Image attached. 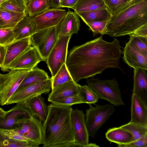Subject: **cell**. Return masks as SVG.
Here are the masks:
<instances>
[{
  "mask_svg": "<svg viewBox=\"0 0 147 147\" xmlns=\"http://www.w3.org/2000/svg\"><path fill=\"white\" fill-rule=\"evenodd\" d=\"M51 78V90L64 83L74 81L65 63L62 65L55 75Z\"/></svg>",
  "mask_w": 147,
  "mask_h": 147,
  "instance_id": "f1b7e54d",
  "label": "cell"
},
{
  "mask_svg": "<svg viewBox=\"0 0 147 147\" xmlns=\"http://www.w3.org/2000/svg\"><path fill=\"white\" fill-rule=\"evenodd\" d=\"M51 89V79L32 84L17 90L11 96L7 105L24 102L36 96L48 93Z\"/></svg>",
  "mask_w": 147,
  "mask_h": 147,
  "instance_id": "8fae6325",
  "label": "cell"
},
{
  "mask_svg": "<svg viewBox=\"0 0 147 147\" xmlns=\"http://www.w3.org/2000/svg\"><path fill=\"white\" fill-rule=\"evenodd\" d=\"M14 41L13 28H0V44L6 46Z\"/></svg>",
  "mask_w": 147,
  "mask_h": 147,
  "instance_id": "74e56055",
  "label": "cell"
},
{
  "mask_svg": "<svg viewBox=\"0 0 147 147\" xmlns=\"http://www.w3.org/2000/svg\"><path fill=\"white\" fill-rule=\"evenodd\" d=\"M87 85L97 95L99 99L106 100L114 105H124L119 85L115 78L102 80L92 77L86 80Z\"/></svg>",
  "mask_w": 147,
  "mask_h": 147,
  "instance_id": "277c9868",
  "label": "cell"
},
{
  "mask_svg": "<svg viewBox=\"0 0 147 147\" xmlns=\"http://www.w3.org/2000/svg\"><path fill=\"white\" fill-rule=\"evenodd\" d=\"M119 147H147V134L141 138L127 144L118 145Z\"/></svg>",
  "mask_w": 147,
  "mask_h": 147,
  "instance_id": "ab89813d",
  "label": "cell"
},
{
  "mask_svg": "<svg viewBox=\"0 0 147 147\" xmlns=\"http://www.w3.org/2000/svg\"><path fill=\"white\" fill-rule=\"evenodd\" d=\"M131 102L130 122L147 126V105L133 93L131 95Z\"/></svg>",
  "mask_w": 147,
  "mask_h": 147,
  "instance_id": "ac0fdd59",
  "label": "cell"
},
{
  "mask_svg": "<svg viewBox=\"0 0 147 147\" xmlns=\"http://www.w3.org/2000/svg\"><path fill=\"white\" fill-rule=\"evenodd\" d=\"M0 132L10 139L31 142L27 139L20 135L11 129H0Z\"/></svg>",
  "mask_w": 147,
  "mask_h": 147,
  "instance_id": "f35d334b",
  "label": "cell"
},
{
  "mask_svg": "<svg viewBox=\"0 0 147 147\" xmlns=\"http://www.w3.org/2000/svg\"><path fill=\"white\" fill-rule=\"evenodd\" d=\"M66 11L60 8H50L45 11L32 18L34 22L36 32L57 26L66 13Z\"/></svg>",
  "mask_w": 147,
  "mask_h": 147,
  "instance_id": "4fadbf2b",
  "label": "cell"
},
{
  "mask_svg": "<svg viewBox=\"0 0 147 147\" xmlns=\"http://www.w3.org/2000/svg\"><path fill=\"white\" fill-rule=\"evenodd\" d=\"M7 50L6 46L0 44V68L3 65Z\"/></svg>",
  "mask_w": 147,
  "mask_h": 147,
  "instance_id": "b9f144b4",
  "label": "cell"
},
{
  "mask_svg": "<svg viewBox=\"0 0 147 147\" xmlns=\"http://www.w3.org/2000/svg\"><path fill=\"white\" fill-rule=\"evenodd\" d=\"M80 86L72 81L58 86L52 89L48 96V100L51 102L57 99L78 94Z\"/></svg>",
  "mask_w": 147,
  "mask_h": 147,
  "instance_id": "7402d4cb",
  "label": "cell"
},
{
  "mask_svg": "<svg viewBox=\"0 0 147 147\" xmlns=\"http://www.w3.org/2000/svg\"><path fill=\"white\" fill-rule=\"evenodd\" d=\"M42 124L44 147H70L75 142L71 121V107L53 103Z\"/></svg>",
  "mask_w": 147,
  "mask_h": 147,
  "instance_id": "7a4b0ae2",
  "label": "cell"
},
{
  "mask_svg": "<svg viewBox=\"0 0 147 147\" xmlns=\"http://www.w3.org/2000/svg\"><path fill=\"white\" fill-rule=\"evenodd\" d=\"M30 37L14 42L6 46L7 50L1 69L6 71L8 65L31 46Z\"/></svg>",
  "mask_w": 147,
  "mask_h": 147,
  "instance_id": "e0dca14e",
  "label": "cell"
},
{
  "mask_svg": "<svg viewBox=\"0 0 147 147\" xmlns=\"http://www.w3.org/2000/svg\"></svg>",
  "mask_w": 147,
  "mask_h": 147,
  "instance_id": "c3c4849f",
  "label": "cell"
},
{
  "mask_svg": "<svg viewBox=\"0 0 147 147\" xmlns=\"http://www.w3.org/2000/svg\"><path fill=\"white\" fill-rule=\"evenodd\" d=\"M129 35V42L141 53L147 55V37L133 34Z\"/></svg>",
  "mask_w": 147,
  "mask_h": 147,
  "instance_id": "e575fe53",
  "label": "cell"
},
{
  "mask_svg": "<svg viewBox=\"0 0 147 147\" xmlns=\"http://www.w3.org/2000/svg\"><path fill=\"white\" fill-rule=\"evenodd\" d=\"M27 14L18 13L0 7V28H14Z\"/></svg>",
  "mask_w": 147,
  "mask_h": 147,
  "instance_id": "cb8c5ba5",
  "label": "cell"
},
{
  "mask_svg": "<svg viewBox=\"0 0 147 147\" xmlns=\"http://www.w3.org/2000/svg\"><path fill=\"white\" fill-rule=\"evenodd\" d=\"M142 68L134 69L132 93L137 95L147 105V74Z\"/></svg>",
  "mask_w": 147,
  "mask_h": 147,
  "instance_id": "ffe728a7",
  "label": "cell"
},
{
  "mask_svg": "<svg viewBox=\"0 0 147 147\" xmlns=\"http://www.w3.org/2000/svg\"><path fill=\"white\" fill-rule=\"evenodd\" d=\"M30 70H10L7 74L0 73V105H7L8 100L16 91Z\"/></svg>",
  "mask_w": 147,
  "mask_h": 147,
  "instance_id": "8992f818",
  "label": "cell"
},
{
  "mask_svg": "<svg viewBox=\"0 0 147 147\" xmlns=\"http://www.w3.org/2000/svg\"><path fill=\"white\" fill-rule=\"evenodd\" d=\"M147 24V0H134L119 12L112 16L105 34L115 37L131 34Z\"/></svg>",
  "mask_w": 147,
  "mask_h": 147,
  "instance_id": "3957f363",
  "label": "cell"
},
{
  "mask_svg": "<svg viewBox=\"0 0 147 147\" xmlns=\"http://www.w3.org/2000/svg\"><path fill=\"white\" fill-rule=\"evenodd\" d=\"M50 78L46 72L36 67L30 71L17 90L44 81Z\"/></svg>",
  "mask_w": 147,
  "mask_h": 147,
  "instance_id": "484cf974",
  "label": "cell"
},
{
  "mask_svg": "<svg viewBox=\"0 0 147 147\" xmlns=\"http://www.w3.org/2000/svg\"><path fill=\"white\" fill-rule=\"evenodd\" d=\"M61 0H50L51 7L53 8H59L60 3Z\"/></svg>",
  "mask_w": 147,
  "mask_h": 147,
  "instance_id": "ee69618b",
  "label": "cell"
},
{
  "mask_svg": "<svg viewBox=\"0 0 147 147\" xmlns=\"http://www.w3.org/2000/svg\"><path fill=\"white\" fill-rule=\"evenodd\" d=\"M123 54V61L130 67L147 70V55L141 53L129 42L126 43Z\"/></svg>",
  "mask_w": 147,
  "mask_h": 147,
  "instance_id": "9a60e30c",
  "label": "cell"
},
{
  "mask_svg": "<svg viewBox=\"0 0 147 147\" xmlns=\"http://www.w3.org/2000/svg\"><path fill=\"white\" fill-rule=\"evenodd\" d=\"M122 53L119 41L111 42L101 36L74 47L69 51L65 64L73 80L78 83L100 74L109 68H120Z\"/></svg>",
  "mask_w": 147,
  "mask_h": 147,
  "instance_id": "6da1fadb",
  "label": "cell"
},
{
  "mask_svg": "<svg viewBox=\"0 0 147 147\" xmlns=\"http://www.w3.org/2000/svg\"><path fill=\"white\" fill-rule=\"evenodd\" d=\"M11 129L38 146L43 144L42 122L35 117L23 119Z\"/></svg>",
  "mask_w": 147,
  "mask_h": 147,
  "instance_id": "30bf717a",
  "label": "cell"
},
{
  "mask_svg": "<svg viewBox=\"0 0 147 147\" xmlns=\"http://www.w3.org/2000/svg\"><path fill=\"white\" fill-rule=\"evenodd\" d=\"M13 31L15 41L30 37L36 30L32 18L27 14L13 28Z\"/></svg>",
  "mask_w": 147,
  "mask_h": 147,
  "instance_id": "44dd1931",
  "label": "cell"
},
{
  "mask_svg": "<svg viewBox=\"0 0 147 147\" xmlns=\"http://www.w3.org/2000/svg\"><path fill=\"white\" fill-rule=\"evenodd\" d=\"M112 15L123 9L134 0H103Z\"/></svg>",
  "mask_w": 147,
  "mask_h": 147,
  "instance_id": "836d02e7",
  "label": "cell"
},
{
  "mask_svg": "<svg viewBox=\"0 0 147 147\" xmlns=\"http://www.w3.org/2000/svg\"><path fill=\"white\" fill-rule=\"evenodd\" d=\"M76 13L85 24L92 21H108L112 16L107 7Z\"/></svg>",
  "mask_w": 147,
  "mask_h": 147,
  "instance_id": "d4e9b609",
  "label": "cell"
},
{
  "mask_svg": "<svg viewBox=\"0 0 147 147\" xmlns=\"http://www.w3.org/2000/svg\"><path fill=\"white\" fill-rule=\"evenodd\" d=\"M38 146L32 142L10 139L0 132V147H37Z\"/></svg>",
  "mask_w": 147,
  "mask_h": 147,
  "instance_id": "f546056e",
  "label": "cell"
},
{
  "mask_svg": "<svg viewBox=\"0 0 147 147\" xmlns=\"http://www.w3.org/2000/svg\"><path fill=\"white\" fill-rule=\"evenodd\" d=\"M80 21L79 16L75 12L69 9L58 25L57 26L58 37L71 36L77 34L80 30Z\"/></svg>",
  "mask_w": 147,
  "mask_h": 147,
  "instance_id": "2e32d148",
  "label": "cell"
},
{
  "mask_svg": "<svg viewBox=\"0 0 147 147\" xmlns=\"http://www.w3.org/2000/svg\"><path fill=\"white\" fill-rule=\"evenodd\" d=\"M86 110L85 121L89 136L94 138L97 132L115 111L114 105L109 104H89Z\"/></svg>",
  "mask_w": 147,
  "mask_h": 147,
  "instance_id": "5b68a950",
  "label": "cell"
},
{
  "mask_svg": "<svg viewBox=\"0 0 147 147\" xmlns=\"http://www.w3.org/2000/svg\"><path fill=\"white\" fill-rule=\"evenodd\" d=\"M71 121L75 142L70 147H99L95 144L89 143V136L85 116L82 110L77 108L73 109L71 114Z\"/></svg>",
  "mask_w": 147,
  "mask_h": 147,
  "instance_id": "ba28073f",
  "label": "cell"
},
{
  "mask_svg": "<svg viewBox=\"0 0 147 147\" xmlns=\"http://www.w3.org/2000/svg\"><path fill=\"white\" fill-rule=\"evenodd\" d=\"M7 113V111H4L3 109L0 107V117L4 116Z\"/></svg>",
  "mask_w": 147,
  "mask_h": 147,
  "instance_id": "f6af8a7d",
  "label": "cell"
},
{
  "mask_svg": "<svg viewBox=\"0 0 147 147\" xmlns=\"http://www.w3.org/2000/svg\"><path fill=\"white\" fill-rule=\"evenodd\" d=\"M51 7L50 0H30L26 3V12L30 17H33Z\"/></svg>",
  "mask_w": 147,
  "mask_h": 147,
  "instance_id": "83f0119b",
  "label": "cell"
},
{
  "mask_svg": "<svg viewBox=\"0 0 147 147\" xmlns=\"http://www.w3.org/2000/svg\"><path fill=\"white\" fill-rule=\"evenodd\" d=\"M43 59L35 47L31 46L7 67L8 70H31Z\"/></svg>",
  "mask_w": 147,
  "mask_h": 147,
  "instance_id": "7c38bea8",
  "label": "cell"
},
{
  "mask_svg": "<svg viewBox=\"0 0 147 147\" xmlns=\"http://www.w3.org/2000/svg\"><path fill=\"white\" fill-rule=\"evenodd\" d=\"M132 34L138 36L147 37V24L142 26Z\"/></svg>",
  "mask_w": 147,
  "mask_h": 147,
  "instance_id": "7bdbcfd3",
  "label": "cell"
},
{
  "mask_svg": "<svg viewBox=\"0 0 147 147\" xmlns=\"http://www.w3.org/2000/svg\"><path fill=\"white\" fill-rule=\"evenodd\" d=\"M29 0H25V1H26V3H27V2Z\"/></svg>",
  "mask_w": 147,
  "mask_h": 147,
  "instance_id": "7dc6e473",
  "label": "cell"
},
{
  "mask_svg": "<svg viewBox=\"0 0 147 147\" xmlns=\"http://www.w3.org/2000/svg\"><path fill=\"white\" fill-rule=\"evenodd\" d=\"M7 0H0V5Z\"/></svg>",
  "mask_w": 147,
  "mask_h": 147,
  "instance_id": "bcb514c9",
  "label": "cell"
},
{
  "mask_svg": "<svg viewBox=\"0 0 147 147\" xmlns=\"http://www.w3.org/2000/svg\"><path fill=\"white\" fill-rule=\"evenodd\" d=\"M120 127L132 134L133 137L132 141L147 134V126L130 122Z\"/></svg>",
  "mask_w": 147,
  "mask_h": 147,
  "instance_id": "4dcf8cb0",
  "label": "cell"
},
{
  "mask_svg": "<svg viewBox=\"0 0 147 147\" xmlns=\"http://www.w3.org/2000/svg\"><path fill=\"white\" fill-rule=\"evenodd\" d=\"M79 94L82 97L84 103L95 104L99 99L96 93L87 85H80Z\"/></svg>",
  "mask_w": 147,
  "mask_h": 147,
  "instance_id": "d6a6232c",
  "label": "cell"
},
{
  "mask_svg": "<svg viewBox=\"0 0 147 147\" xmlns=\"http://www.w3.org/2000/svg\"><path fill=\"white\" fill-rule=\"evenodd\" d=\"M78 0H61L60 3V7L72 8Z\"/></svg>",
  "mask_w": 147,
  "mask_h": 147,
  "instance_id": "60d3db41",
  "label": "cell"
},
{
  "mask_svg": "<svg viewBox=\"0 0 147 147\" xmlns=\"http://www.w3.org/2000/svg\"><path fill=\"white\" fill-rule=\"evenodd\" d=\"M0 7L15 12L26 13L25 0H8L1 4Z\"/></svg>",
  "mask_w": 147,
  "mask_h": 147,
  "instance_id": "1f68e13d",
  "label": "cell"
},
{
  "mask_svg": "<svg viewBox=\"0 0 147 147\" xmlns=\"http://www.w3.org/2000/svg\"><path fill=\"white\" fill-rule=\"evenodd\" d=\"M107 7L103 0H78L72 9L76 13H78Z\"/></svg>",
  "mask_w": 147,
  "mask_h": 147,
  "instance_id": "4316f807",
  "label": "cell"
},
{
  "mask_svg": "<svg viewBox=\"0 0 147 147\" xmlns=\"http://www.w3.org/2000/svg\"><path fill=\"white\" fill-rule=\"evenodd\" d=\"M51 102L55 105L66 107H71L74 104L84 103L79 94L57 99L52 101Z\"/></svg>",
  "mask_w": 147,
  "mask_h": 147,
  "instance_id": "d590c367",
  "label": "cell"
},
{
  "mask_svg": "<svg viewBox=\"0 0 147 147\" xmlns=\"http://www.w3.org/2000/svg\"><path fill=\"white\" fill-rule=\"evenodd\" d=\"M23 102V106L29 111L32 116L37 117L41 122H43L45 120L48 115V106L45 103V99L41 95Z\"/></svg>",
  "mask_w": 147,
  "mask_h": 147,
  "instance_id": "d6986e66",
  "label": "cell"
},
{
  "mask_svg": "<svg viewBox=\"0 0 147 147\" xmlns=\"http://www.w3.org/2000/svg\"><path fill=\"white\" fill-rule=\"evenodd\" d=\"M23 102L16 105L7 111L5 115L0 117V129H12L23 119L32 116L23 106Z\"/></svg>",
  "mask_w": 147,
  "mask_h": 147,
  "instance_id": "5bb4252c",
  "label": "cell"
},
{
  "mask_svg": "<svg viewBox=\"0 0 147 147\" xmlns=\"http://www.w3.org/2000/svg\"><path fill=\"white\" fill-rule=\"evenodd\" d=\"M57 26L36 32L30 37L31 45L36 48L43 61L47 57L58 38Z\"/></svg>",
  "mask_w": 147,
  "mask_h": 147,
  "instance_id": "52a82bcc",
  "label": "cell"
},
{
  "mask_svg": "<svg viewBox=\"0 0 147 147\" xmlns=\"http://www.w3.org/2000/svg\"><path fill=\"white\" fill-rule=\"evenodd\" d=\"M108 21H92L86 24L92 32L94 36L98 34L103 35L105 34Z\"/></svg>",
  "mask_w": 147,
  "mask_h": 147,
  "instance_id": "8d00e7d4",
  "label": "cell"
},
{
  "mask_svg": "<svg viewBox=\"0 0 147 147\" xmlns=\"http://www.w3.org/2000/svg\"><path fill=\"white\" fill-rule=\"evenodd\" d=\"M107 139L110 142L117 145L124 144L133 141V137L128 131L120 127L109 129L105 134Z\"/></svg>",
  "mask_w": 147,
  "mask_h": 147,
  "instance_id": "603a6c76",
  "label": "cell"
},
{
  "mask_svg": "<svg viewBox=\"0 0 147 147\" xmlns=\"http://www.w3.org/2000/svg\"><path fill=\"white\" fill-rule=\"evenodd\" d=\"M71 37H59L47 57L46 62L52 77L55 75L62 65L66 62L68 45Z\"/></svg>",
  "mask_w": 147,
  "mask_h": 147,
  "instance_id": "9c48e42d",
  "label": "cell"
}]
</instances>
